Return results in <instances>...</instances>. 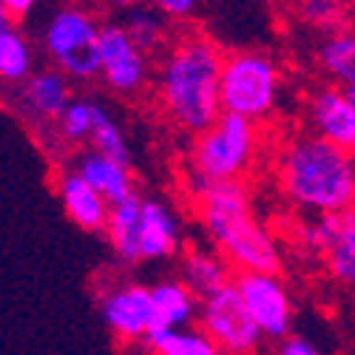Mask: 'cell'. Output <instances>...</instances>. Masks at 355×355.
<instances>
[{"instance_id": "cell-1", "label": "cell", "mask_w": 355, "mask_h": 355, "mask_svg": "<svg viewBox=\"0 0 355 355\" xmlns=\"http://www.w3.org/2000/svg\"><path fill=\"white\" fill-rule=\"evenodd\" d=\"M222 66L225 51L202 32L180 35L159 54L154 94L173 128L199 137L222 116Z\"/></svg>"}, {"instance_id": "cell-2", "label": "cell", "mask_w": 355, "mask_h": 355, "mask_svg": "<svg viewBox=\"0 0 355 355\" xmlns=\"http://www.w3.org/2000/svg\"><path fill=\"white\" fill-rule=\"evenodd\" d=\"M196 219L211 248L233 273H282V248L270 227L256 216L245 182L214 185L188 176Z\"/></svg>"}, {"instance_id": "cell-3", "label": "cell", "mask_w": 355, "mask_h": 355, "mask_svg": "<svg viewBox=\"0 0 355 355\" xmlns=\"http://www.w3.org/2000/svg\"><path fill=\"white\" fill-rule=\"evenodd\" d=\"M279 188L295 211L307 216H330L352 208L355 157L313 137L295 134L279 151Z\"/></svg>"}, {"instance_id": "cell-4", "label": "cell", "mask_w": 355, "mask_h": 355, "mask_svg": "<svg viewBox=\"0 0 355 355\" xmlns=\"http://www.w3.org/2000/svg\"><path fill=\"white\" fill-rule=\"evenodd\" d=\"M282 92H284V74L270 51L239 49L225 54L222 85H219L222 114L259 125L279 111Z\"/></svg>"}, {"instance_id": "cell-5", "label": "cell", "mask_w": 355, "mask_h": 355, "mask_svg": "<svg viewBox=\"0 0 355 355\" xmlns=\"http://www.w3.org/2000/svg\"><path fill=\"white\" fill-rule=\"evenodd\" d=\"M100 28L103 20L85 6H57L40 28V49L49 69L69 83L100 80Z\"/></svg>"}, {"instance_id": "cell-6", "label": "cell", "mask_w": 355, "mask_h": 355, "mask_svg": "<svg viewBox=\"0 0 355 355\" xmlns=\"http://www.w3.org/2000/svg\"><path fill=\"white\" fill-rule=\"evenodd\" d=\"M259 125L239 120V116L222 114L219 120L191 145V173L202 182L230 185L245 182L259 157Z\"/></svg>"}, {"instance_id": "cell-7", "label": "cell", "mask_w": 355, "mask_h": 355, "mask_svg": "<svg viewBox=\"0 0 355 355\" xmlns=\"http://www.w3.org/2000/svg\"><path fill=\"white\" fill-rule=\"evenodd\" d=\"M196 324L225 355H259L264 347V336L250 318L236 284L202 299Z\"/></svg>"}, {"instance_id": "cell-8", "label": "cell", "mask_w": 355, "mask_h": 355, "mask_svg": "<svg viewBox=\"0 0 355 355\" xmlns=\"http://www.w3.org/2000/svg\"><path fill=\"white\" fill-rule=\"evenodd\" d=\"M100 80L111 94L137 100L154 80L151 57H148L125 32L120 20H103L100 28Z\"/></svg>"}, {"instance_id": "cell-9", "label": "cell", "mask_w": 355, "mask_h": 355, "mask_svg": "<svg viewBox=\"0 0 355 355\" xmlns=\"http://www.w3.org/2000/svg\"><path fill=\"white\" fill-rule=\"evenodd\" d=\"M302 248L315 256L327 276L347 287L355 290V214H330V216H315L302 225Z\"/></svg>"}, {"instance_id": "cell-10", "label": "cell", "mask_w": 355, "mask_h": 355, "mask_svg": "<svg viewBox=\"0 0 355 355\" xmlns=\"http://www.w3.org/2000/svg\"><path fill=\"white\" fill-rule=\"evenodd\" d=\"M100 315L108 333L123 344H151L157 336L151 284L120 282L100 293Z\"/></svg>"}, {"instance_id": "cell-11", "label": "cell", "mask_w": 355, "mask_h": 355, "mask_svg": "<svg viewBox=\"0 0 355 355\" xmlns=\"http://www.w3.org/2000/svg\"><path fill=\"white\" fill-rule=\"evenodd\" d=\"M242 302L256 321L264 341H284L293 336L295 304L282 273H236L233 279Z\"/></svg>"}, {"instance_id": "cell-12", "label": "cell", "mask_w": 355, "mask_h": 355, "mask_svg": "<svg viewBox=\"0 0 355 355\" xmlns=\"http://www.w3.org/2000/svg\"><path fill=\"white\" fill-rule=\"evenodd\" d=\"M304 120L313 137L355 157V100L347 88L318 85L307 94Z\"/></svg>"}, {"instance_id": "cell-13", "label": "cell", "mask_w": 355, "mask_h": 355, "mask_svg": "<svg viewBox=\"0 0 355 355\" xmlns=\"http://www.w3.org/2000/svg\"><path fill=\"white\" fill-rule=\"evenodd\" d=\"M71 100H74L71 83L49 66L37 69L23 85H17L12 92V108L23 120L32 128H51V131L71 105Z\"/></svg>"}, {"instance_id": "cell-14", "label": "cell", "mask_w": 355, "mask_h": 355, "mask_svg": "<svg viewBox=\"0 0 355 355\" xmlns=\"http://www.w3.org/2000/svg\"><path fill=\"white\" fill-rule=\"evenodd\" d=\"M182 253V222L168 202L142 196L139 211V264L171 261Z\"/></svg>"}, {"instance_id": "cell-15", "label": "cell", "mask_w": 355, "mask_h": 355, "mask_svg": "<svg viewBox=\"0 0 355 355\" xmlns=\"http://www.w3.org/2000/svg\"><path fill=\"white\" fill-rule=\"evenodd\" d=\"M54 191H57V199H60L71 225H77L85 233H105L111 205L88 185L74 168H63L57 173Z\"/></svg>"}, {"instance_id": "cell-16", "label": "cell", "mask_w": 355, "mask_h": 355, "mask_svg": "<svg viewBox=\"0 0 355 355\" xmlns=\"http://www.w3.org/2000/svg\"><path fill=\"white\" fill-rule=\"evenodd\" d=\"M154 299V318H157V336L196 327L199 318V299L182 279H159L151 284ZM154 336V338H157Z\"/></svg>"}, {"instance_id": "cell-17", "label": "cell", "mask_w": 355, "mask_h": 355, "mask_svg": "<svg viewBox=\"0 0 355 355\" xmlns=\"http://www.w3.org/2000/svg\"><path fill=\"white\" fill-rule=\"evenodd\" d=\"M83 180L92 185L108 205H120L137 193L131 165H123L116 159H108L97 151H83L71 165Z\"/></svg>"}, {"instance_id": "cell-18", "label": "cell", "mask_w": 355, "mask_h": 355, "mask_svg": "<svg viewBox=\"0 0 355 355\" xmlns=\"http://www.w3.org/2000/svg\"><path fill=\"white\" fill-rule=\"evenodd\" d=\"M180 279L202 302V299H208V295L225 290L227 284H233L236 273L214 248L191 245L182 250V259H180Z\"/></svg>"}, {"instance_id": "cell-19", "label": "cell", "mask_w": 355, "mask_h": 355, "mask_svg": "<svg viewBox=\"0 0 355 355\" xmlns=\"http://www.w3.org/2000/svg\"><path fill=\"white\" fill-rule=\"evenodd\" d=\"M315 66L330 85L355 88V26L321 35L315 43Z\"/></svg>"}, {"instance_id": "cell-20", "label": "cell", "mask_w": 355, "mask_h": 355, "mask_svg": "<svg viewBox=\"0 0 355 355\" xmlns=\"http://www.w3.org/2000/svg\"><path fill=\"white\" fill-rule=\"evenodd\" d=\"M139 211H142V193H134L131 199L111 205L105 239L120 264H139Z\"/></svg>"}, {"instance_id": "cell-21", "label": "cell", "mask_w": 355, "mask_h": 355, "mask_svg": "<svg viewBox=\"0 0 355 355\" xmlns=\"http://www.w3.org/2000/svg\"><path fill=\"white\" fill-rule=\"evenodd\" d=\"M35 71V46L23 32V26L3 23L0 26V85H9L15 92Z\"/></svg>"}, {"instance_id": "cell-22", "label": "cell", "mask_w": 355, "mask_h": 355, "mask_svg": "<svg viewBox=\"0 0 355 355\" xmlns=\"http://www.w3.org/2000/svg\"><path fill=\"white\" fill-rule=\"evenodd\" d=\"M125 32L131 35V40L151 57L154 51H165L171 43V23L165 20V15L154 6V3H134V6H125L123 9V20Z\"/></svg>"}, {"instance_id": "cell-23", "label": "cell", "mask_w": 355, "mask_h": 355, "mask_svg": "<svg viewBox=\"0 0 355 355\" xmlns=\"http://www.w3.org/2000/svg\"><path fill=\"white\" fill-rule=\"evenodd\" d=\"M88 151H97V154H103L108 159L131 165L128 134L103 103H97V116H94V131H92V142H88Z\"/></svg>"}, {"instance_id": "cell-24", "label": "cell", "mask_w": 355, "mask_h": 355, "mask_svg": "<svg viewBox=\"0 0 355 355\" xmlns=\"http://www.w3.org/2000/svg\"><path fill=\"white\" fill-rule=\"evenodd\" d=\"M97 103L100 100H92V97H74L71 105L66 108V114L54 125L57 142L66 145V148H83V145L92 142Z\"/></svg>"}, {"instance_id": "cell-25", "label": "cell", "mask_w": 355, "mask_h": 355, "mask_svg": "<svg viewBox=\"0 0 355 355\" xmlns=\"http://www.w3.org/2000/svg\"><path fill=\"white\" fill-rule=\"evenodd\" d=\"M148 349H151V355H225L199 327L162 333L151 338Z\"/></svg>"}, {"instance_id": "cell-26", "label": "cell", "mask_w": 355, "mask_h": 355, "mask_svg": "<svg viewBox=\"0 0 355 355\" xmlns=\"http://www.w3.org/2000/svg\"><path fill=\"white\" fill-rule=\"evenodd\" d=\"M349 15H352V9L344 3H336V0H307V3H299V20H304L321 35L347 28Z\"/></svg>"}, {"instance_id": "cell-27", "label": "cell", "mask_w": 355, "mask_h": 355, "mask_svg": "<svg viewBox=\"0 0 355 355\" xmlns=\"http://www.w3.org/2000/svg\"><path fill=\"white\" fill-rule=\"evenodd\" d=\"M276 355H324V349L313 338H307L302 333H293L276 344Z\"/></svg>"}, {"instance_id": "cell-28", "label": "cell", "mask_w": 355, "mask_h": 355, "mask_svg": "<svg viewBox=\"0 0 355 355\" xmlns=\"http://www.w3.org/2000/svg\"><path fill=\"white\" fill-rule=\"evenodd\" d=\"M154 6L165 15L168 23L171 20H191L199 12V3H193V0H157Z\"/></svg>"}, {"instance_id": "cell-29", "label": "cell", "mask_w": 355, "mask_h": 355, "mask_svg": "<svg viewBox=\"0 0 355 355\" xmlns=\"http://www.w3.org/2000/svg\"><path fill=\"white\" fill-rule=\"evenodd\" d=\"M35 9H37L35 0H6V15L15 26H23L28 17L35 15Z\"/></svg>"}, {"instance_id": "cell-30", "label": "cell", "mask_w": 355, "mask_h": 355, "mask_svg": "<svg viewBox=\"0 0 355 355\" xmlns=\"http://www.w3.org/2000/svg\"><path fill=\"white\" fill-rule=\"evenodd\" d=\"M3 23H12V20L6 15V0H0V26H3Z\"/></svg>"}, {"instance_id": "cell-31", "label": "cell", "mask_w": 355, "mask_h": 355, "mask_svg": "<svg viewBox=\"0 0 355 355\" xmlns=\"http://www.w3.org/2000/svg\"><path fill=\"white\" fill-rule=\"evenodd\" d=\"M349 211H352V214H355V193H352V208H349Z\"/></svg>"}, {"instance_id": "cell-32", "label": "cell", "mask_w": 355, "mask_h": 355, "mask_svg": "<svg viewBox=\"0 0 355 355\" xmlns=\"http://www.w3.org/2000/svg\"><path fill=\"white\" fill-rule=\"evenodd\" d=\"M349 97H352V100H355V88H349Z\"/></svg>"}]
</instances>
